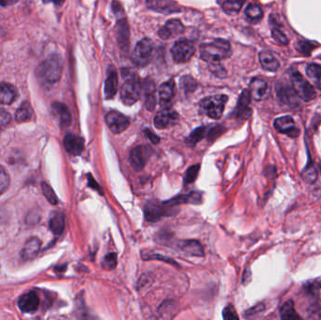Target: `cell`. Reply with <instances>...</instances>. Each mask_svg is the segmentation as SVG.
<instances>
[{
    "label": "cell",
    "mask_w": 321,
    "mask_h": 320,
    "mask_svg": "<svg viewBox=\"0 0 321 320\" xmlns=\"http://www.w3.org/2000/svg\"><path fill=\"white\" fill-rule=\"evenodd\" d=\"M53 3H55L56 5H61L62 3H64L65 0H50Z\"/></svg>",
    "instance_id": "cell-52"
},
{
    "label": "cell",
    "mask_w": 321,
    "mask_h": 320,
    "mask_svg": "<svg viewBox=\"0 0 321 320\" xmlns=\"http://www.w3.org/2000/svg\"><path fill=\"white\" fill-rule=\"evenodd\" d=\"M105 122L114 134H120L128 129L130 120L126 116L117 111H110L105 116Z\"/></svg>",
    "instance_id": "cell-8"
},
{
    "label": "cell",
    "mask_w": 321,
    "mask_h": 320,
    "mask_svg": "<svg viewBox=\"0 0 321 320\" xmlns=\"http://www.w3.org/2000/svg\"><path fill=\"white\" fill-rule=\"evenodd\" d=\"M153 49L154 44L152 40L149 38L142 39L135 46V50L133 52L132 60L135 65L139 68L146 67L151 63L153 56Z\"/></svg>",
    "instance_id": "cell-5"
},
{
    "label": "cell",
    "mask_w": 321,
    "mask_h": 320,
    "mask_svg": "<svg viewBox=\"0 0 321 320\" xmlns=\"http://www.w3.org/2000/svg\"><path fill=\"white\" fill-rule=\"evenodd\" d=\"M223 317H224V319L227 320L239 319V316H238V314L236 313V311L232 305H228L225 308L224 312H223Z\"/></svg>",
    "instance_id": "cell-45"
},
{
    "label": "cell",
    "mask_w": 321,
    "mask_h": 320,
    "mask_svg": "<svg viewBox=\"0 0 321 320\" xmlns=\"http://www.w3.org/2000/svg\"><path fill=\"white\" fill-rule=\"evenodd\" d=\"M228 100L227 95H215L205 98L199 103L200 112L210 119H219L223 116Z\"/></svg>",
    "instance_id": "cell-4"
},
{
    "label": "cell",
    "mask_w": 321,
    "mask_h": 320,
    "mask_svg": "<svg viewBox=\"0 0 321 320\" xmlns=\"http://www.w3.org/2000/svg\"><path fill=\"white\" fill-rule=\"evenodd\" d=\"M199 169H200V166L194 165V166H191L187 170L186 175H185V182L186 183H193L199 176Z\"/></svg>",
    "instance_id": "cell-42"
},
{
    "label": "cell",
    "mask_w": 321,
    "mask_h": 320,
    "mask_svg": "<svg viewBox=\"0 0 321 320\" xmlns=\"http://www.w3.org/2000/svg\"><path fill=\"white\" fill-rule=\"evenodd\" d=\"M271 35L274 37L275 42H277L280 45H286L288 43V40L286 38V34L281 31L279 28H274L271 30Z\"/></svg>",
    "instance_id": "cell-41"
},
{
    "label": "cell",
    "mask_w": 321,
    "mask_h": 320,
    "mask_svg": "<svg viewBox=\"0 0 321 320\" xmlns=\"http://www.w3.org/2000/svg\"><path fill=\"white\" fill-rule=\"evenodd\" d=\"M224 130H225V129L223 128L222 126H220V125H217L215 127L211 128L210 131H209V134H208V139H209L210 141L215 140L217 137H219L222 135Z\"/></svg>",
    "instance_id": "cell-46"
},
{
    "label": "cell",
    "mask_w": 321,
    "mask_h": 320,
    "mask_svg": "<svg viewBox=\"0 0 321 320\" xmlns=\"http://www.w3.org/2000/svg\"><path fill=\"white\" fill-rule=\"evenodd\" d=\"M259 61L265 71L275 72L279 69L280 63L274 54L269 51H262L259 54Z\"/></svg>",
    "instance_id": "cell-24"
},
{
    "label": "cell",
    "mask_w": 321,
    "mask_h": 320,
    "mask_svg": "<svg viewBox=\"0 0 321 320\" xmlns=\"http://www.w3.org/2000/svg\"><path fill=\"white\" fill-rule=\"evenodd\" d=\"M117 71H115L113 68H110L108 71V75L106 78L105 85V98L107 100H111L116 95L117 91Z\"/></svg>",
    "instance_id": "cell-25"
},
{
    "label": "cell",
    "mask_w": 321,
    "mask_h": 320,
    "mask_svg": "<svg viewBox=\"0 0 321 320\" xmlns=\"http://www.w3.org/2000/svg\"><path fill=\"white\" fill-rule=\"evenodd\" d=\"M180 87L181 89H183L184 92L186 93H191L193 92L195 89H197L199 84L190 75H186L181 78L180 81Z\"/></svg>",
    "instance_id": "cell-36"
},
{
    "label": "cell",
    "mask_w": 321,
    "mask_h": 320,
    "mask_svg": "<svg viewBox=\"0 0 321 320\" xmlns=\"http://www.w3.org/2000/svg\"><path fill=\"white\" fill-rule=\"evenodd\" d=\"M152 154V148L147 146H138L134 148L130 153V162L133 168L137 171L142 170Z\"/></svg>",
    "instance_id": "cell-9"
},
{
    "label": "cell",
    "mask_w": 321,
    "mask_h": 320,
    "mask_svg": "<svg viewBox=\"0 0 321 320\" xmlns=\"http://www.w3.org/2000/svg\"><path fill=\"white\" fill-rule=\"evenodd\" d=\"M205 135H206V127L202 126V127L196 128L195 130L191 132V135L189 137H187L186 142L189 145L193 146V145L200 142L204 138Z\"/></svg>",
    "instance_id": "cell-37"
},
{
    "label": "cell",
    "mask_w": 321,
    "mask_h": 320,
    "mask_svg": "<svg viewBox=\"0 0 321 320\" xmlns=\"http://www.w3.org/2000/svg\"><path fill=\"white\" fill-rule=\"evenodd\" d=\"M280 316L282 319L285 320L302 319V317L297 314L294 303L292 301H287L282 305L280 308Z\"/></svg>",
    "instance_id": "cell-29"
},
{
    "label": "cell",
    "mask_w": 321,
    "mask_h": 320,
    "mask_svg": "<svg viewBox=\"0 0 321 320\" xmlns=\"http://www.w3.org/2000/svg\"><path fill=\"white\" fill-rule=\"evenodd\" d=\"M166 208L167 206L162 207L156 203L149 202L144 208L145 219L151 223H156L164 216H168V211L166 210Z\"/></svg>",
    "instance_id": "cell-17"
},
{
    "label": "cell",
    "mask_w": 321,
    "mask_h": 320,
    "mask_svg": "<svg viewBox=\"0 0 321 320\" xmlns=\"http://www.w3.org/2000/svg\"><path fill=\"white\" fill-rule=\"evenodd\" d=\"M142 90L145 91L146 101L145 104L147 110L152 111L155 108L156 99H155V85L151 79H146L144 84H142Z\"/></svg>",
    "instance_id": "cell-27"
},
{
    "label": "cell",
    "mask_w": 321,
    "mask_h": 320,
    "mask_svg": "<svg viewBox=\"0 0 321 320\" xmlns=\"http://www.w3.org/2000/svg\"><path fill=\"white\" fill-rule=\"evenodd\" d=\"M11 120H12L11 114L7 112L4 109H0V128L7 126L11 122Z\"/></svg>",
    "instance_id": "cell-47"
},
{
    "label": "cell",
    "mask_w": 321,
    "mask_h": 320,
    "mask_svg": "<svg viewBox=\"0 0 321 320\" xmlns=\"http://www.w3.org/2000/svg\"><path fill=\"white\" fill-rule=\"evenodd\" d=\"M144 132H145L146 137H147L153 144H159V142H160V138H159V137L156 136L155 134H153L152 130L146 129V130H144Z\"/></svg>",
    "instance_id": "cell-50"
},
{
    "label": "cell",
    "mask_w": 321,
    "mask_h": 320,
    "mask_svg": "<svg viewBox=\"0 0 321 320\" xmlns=\"http://www.w3.org/2000/svg\"><path fill=\"white\" fill-rule=\"evenodd\" d=\"M41 190L44 196L46 197L47 200L49 203H51L52 205H57L58 204V197L56 196L55 192L52 188L46 183V182H42L41 183Z\"/></svg>",
    "instance_id": "cell-38"
},
{
    "label": "cell",
    "mask_w": 321,
    "mask_h": 320,
    "mask_svg": "<svg viewBox=\"0 0 321 320\" xmlns=\"http://www.w3.org/2000/svg\"><path fill=\"white\" fill-rule=\"evenodd\" d=\"M265 310V304L264 303H258L257 305H255L254 307L247 310L245 312L246 316H251L255 314H259Z\"/></svg>",
    "instance_id": "cell-48"
},
{
    "label": "cell",
    "mask_w": 321,
    "mask_h": 320,
    "mask_svg": "<svg viewBox=\"0 0 321 320\" xmlns=\"http://www.w3.org/2000/svg\"><path fill=\"white\" fill-rule=\"evenodd\" d=\"M296 48L300 53L304 54L305 56H309L312 50L314 49V45L310 44L309 42H299Z\"/></svg>",
    "instance_id": "cell-44"
},
{
    "label": "cell",
    "mask_w": 321,
    "mask_h": 320,
    "mask_svg": "<svg viewBox=\"0 0 321 320\" xmlns=\"http://www.w3.org/2000/svg\"><path fill=\"white\" fill-rule=\"evenodd\" d=\"M274 125L276 130L281 134H285L287 137L296 138L300 135V130L296 127L295 121L290 116H284L275 119Z\"/></svg>",
    "instance_id": "cell-11"
},
{
    "label": "cell",
    "mask_w": 321,
    "mask_h": 320,
    "mask_svg": "<svg viewBox=\"0 0 321 320\" xmlns=\"http://www.w3.org/2000/svg\"><path fill=\"white\" fill-rule=\"evenodd\" d=\"M88 186H89V187H91V188H93L94 190L99 192V194H101V195H103V190H102V188L100 187L99 184L96 182V180H95V179H94L90 175H88Z\"/></svg>",
    "instance_id": "cell-49"
},
{
    "label": "cell",
    "mask_w": 321,
    "mask_h": 320,
    "mask_svg": "<svg viewBox=\"0 0 321 320\" xmlns=\"http://www.w3.org/2000/svg\"><path fill=\"white\" fill-rule=\"evenodd\" d=\"M251 99V93L249 89H244L239 95V101L236 108V116L239 119H248L251 116V109L249 108Z\"/></svg>",
    "instance_id": "cell-18"
},
{
    "label": "cell",
    "mask_w": 321,
    "mask_h": 320,
    "mask_svg": "<svg viewBox=\"0 0 321 320\" xmlns=\"http://www.w3.org/2000/svg\"><path fill=\"white\" fill-rule=\"evenodd\" d=\"M52 112L54 116L59 119V123L63 127H68L71 123V115L68 106L62 103L56 101L52 104Z\"/></svg>",
    "instance_id": "cell-22"
},
{
    "label": "cell",
    "mask_w": 321,
    "mask_h": 320,
    "mask_svg": "<svg viewBox=\"0 0 321 320\" xmlns=\"http://www.w3.org/2000/svg\"><path fill=\"white\" fill-rule=\"evenodd\" d=\"M195 50V45L193 42L187 40L179 41L171 49L172 58L177 63H185L193 58Z\"/></svg>",
    "instance_id": "cell-7"
},
{
    "label": "cell",
    "mask_w": 321,
    "mask_h": 320,
    "mask_svg": "<svg viewBox=\"0 0 321 320\" xmlns=\"http://www.w3.org/2000/svg\"><path fill=\"white\" fill-rule=\"evenodd\" d=\"M179 121V114L171 110L170 108H164L158 112L154 119V125L157 129H166L170 126L175 125Z\"/></svg>",
    "instance_id": "cell-10"
},
{
    "label": "cell",
    "mask_w": 321,
    "mask_h": 320,
    "mask_svg": "<svg viewBox=\"0 0 321 320\" xmlns=\"http://www.w3.org/2000/svg\"><path fill=\"white\" fill-rule=\"evenodd\" d=\"M117 254L111 253V254H108V255H105L104 261H103V263H102V266H103L105 270L111 271V270H114L115 268L117 267Z\"/></svg>",
    "instance_id": "cell-39"
},
{
    "label": "cell",
    "mask_w": 321,
    "mask_h": 320,
    "mask_svg": "<svg viewBox=\"0 0 321 320\" xmlns=\"http://www.w3.org/2000/svg\"><path fill=\"white\" fill-rule=\"evenodd\" d=\"M49 227L54 234L60 235L65 228L64 215L62 214H55L50 220Z\"/></svg>",
    "instance_id": "cell-34"
},
{
    "label": "cell",
    "mask_w": 321,
    "mask_h": 320,
    "mask_svg": "<svg viewBox=\"0 0 321 320\" xmlns=\"http://www.w3.org/2000/svg\"><path fill=\"white\" fill-rule=\"evenodd\" d=\"M246 0H224L223 10L229 15H237L244 5Z\"/></svg>",
    "instance_id": "cell-30"
},
{
    "label": "cell",
    "mask_w": 321,
    "mask_h": 320,
    "mask_svg": "<svg viewBox=\"0 0 321 320\" xmlns=\"http://www.w3.org/2000/svg\"><path fill=\"white\" fill-rule=\"evenodd\" d=\"M17 89L9 83H0V103L11 104L17 98Z\"/></svg>",
    "instance_id": "cell-23"
},
{
    "label": "cell",
    "mask_w": 321,
    "mask_h": 320,
    "mask_svg": "<svg viewBox=\"0 0 321 320\" xmlns=\"http://www.w3.org/2000/svg\"><path fill=\"white\" fill-rule=\"evenodd\" d=\"M178 247L184 252L187 255H193V256H203L204 255V249L201 245V243L197 241H181L178 244Z\"/></svg>",
    "instance_id": "cell-26"
},
{
    "label": "cell",
    "mask_w": 321,
    "mask_h": 320,
    "mask_svg": "<svg viewBox=\"0 0 321 320\" xmlns=\"http://www.w3.org/2000/svg\"><path fill=\"white\" fill-rule=\"evenodd\" d=\"M201 59L210 63H215L228 59L231 55L230 42L224 39H216L213 42L202 43L199 48Z\"/></svg>",
    "instance_id": "cell-2"
},
{
    "label": "cell",
    "mask_w": 321,
    "mask_h": 320,
    "mask_svg": "<svg viewBox=\"0 0 321 320\" xmlns=\"http://www.w3.org/2000/svg\"><path fill=\"white\" fill-rule=\"evenodd\" d=\"M63 71V60L59 55H52L37 68V76L48 85L58 83Z\"/></svg>",
    "instance_id": "cell-1"
},
{
    "label": "cell",
    "mask_w": 321,
    "mask_h": 320,
    "mask_svg": "<svg viewBox=\"0 0 321 320\" xmlns=\"http://www.w3.org/2000/svg\"><path fill=\"white\" fill-rule=\"evenodd\" d=\"M143 257L146 259V260H152V259H154V260H159V261H164L165 263H168V264H171V265H176L177 266V263H176L175 261L173 260L172 258H170V257H167V256H164V255H154V254H152V255H143Z\"/></svg>",
    "instance_id": "cell-43"
},
{
    "label": "cell",
    "mask_w": 321,
    "mask_h": 320,
    "mask_svg": "<svg viewBox=\"0 0 321 320\" xmlns=\"http://www.w3.org/2000/svg\"><path fill=\"white\" fill-rule=\"evenodd\" d=\"M18 0H0V6L6 7L13 5Z\"/></svg>",
    "instance_id": "cell-51"
},
{
    "label": "cell",
    "mask_w": 321,
    "mask_h": 320,
    "mask_svg": "<svg viewBox=\"0 0 321 320\" xmlns=\"http://www.w3.org/2000/svg\"><path fill=\"white\" fill-rule=\"evenodd\" d=\"M276 94L279 100L286 105L291 107L299 105V96L292 87L286 84H278L276 86Z\"/></svg>",
    "instance_id": "cell-13"
},
{
    "label": "cell",
    "mask_w": 321,
    "mask_h": 320,
    "mask_svg": "<svg viewBox=\"0 0 321 320\" xmlns=\"http://www.w3.org/2000/svg\"><path fill=\"white\" fill-rule=\"evenodd\" d=\"M317 176H318V172L315 168L314 163L311 161L309 157V161H308V164L307 166L304 167L303 172H302V177L304 178V181L307 182V183H315V181H316L317 179Z\"/></svg>",
    "instance_id": "cell-33"
},
{
    "label": "cell",
    "mask_w": 321,
    "mask_h": 320,
    "mask_svg": "<svg viewBox=\"0 0 321 320\" xmlns=\"http://www.w3.org/2000/svg\"><path fill=\"white\" fill-rule=\"evenodd\" d=\"M184 32V25L178 19H171L166 22L163 28H161L158 35L162 39L167 40L176 36L181 35Z\"/></svg>",
    "instance_id": "cell-14"
},
{
    "label": "cell",
    "mask_w": 321,
    "mask_h": 320,
    "mask_svg": "<svg viewBox=\"0 0 321 320\" xmlns=\"http://www.w3.org/2000/svg\"><path fill=\"white\" fill-rule=\"evenodd\" d=\"M251 97L256 101H262L269 93V86L266 81L260 78H254L250 83Z\"/></svg>",
    "instance_id": "cell-19"
},
{
    "label": "cell",
    "mask_w": 321,
    "mask_h": 320,
    "mask_svg": "<svg viewBox=\"0 0 321 320\" xmlns=\"http://www.w3.org/2000/svg\"><path fill=\"white\" fill-rule=\"evenodd\" d=\"M292 88L297 93L299 98L305 101H312L315 99V91L311 84L308 83L302 74L299 72H293L291 74Z\"/></svg>",
    "instance_id": "cell-6"
},
{
    "label": "cell",
    "mask_w": 321,
    "mask_h": 320,
    "mask_svg": "<svg viewBox=\"0 0 321 320\" xmlns=\"http://www.w3.org/2000/svg\"><path fill=\"white\" fill-rule=\"evenodd\" d=\"M65 149L68 151V153L73 156H77L82 153L85 143L82 137H78L72 134L67 135L64 138Z\"/></svg>",
    "instance_id": "cell-20"
},
{
    "label": "cell",
    "mask_w": 321,
    "mask_h": 320,
    "mask_svg": "<svg viewBox=\"0 0 321 320\" xmlns=\"http://www.w3.org/2000/svg\"><path fill=\"white\" fill-rule=\"evenodd\" d=\"M306 74L310 81L318 89H321V67L316 64H310L306 68Z\"/></svg>",
    "instance_id": "cell-32"
},
{
    "label": "cell",
    "mask_w": 321,
    "mask_h": 320,
    "mask_svg": "<svg viewBox=\"0 0 321 320\" xmlns=\"http://www.w3.org/2000/svg\"><path fill=\"white\" fill-rule=\"evenodd\" d=\"M40 300L34 291L26 293L20 297L18 301V306L23 313H33L39 307Z\"/></svg>",
    "instance_id": "cell-16"
},
{
    "label": "cell",
    "mask_w": 321,
    "mask_h": 320,
    "mask_svg": "<svg viewBox=\"0 0 321 320\" xmlns=\"http://www.w3.org/2000/svg\"><path fill=\"white\" fill-rule=\"evenodd\" d=\"M33 116V110L29 101H24L18 108L15 115V119L18 122H26L29 121Z\"/></svg>",
    "instance_id": "cell-31"
},
{
    "label": "cell",
    "mask_w": 321,
    "mask_h": 320,
    "mask_svg": "<svg viewBox=\"0 0 321 320\" xmlns=\"http://www.w3.org/2000/svg\"><path fill=\"white\" fill-rule=\"evenodd\" d=\"M202 200V195L197 192H193L188 195H181V196H176L174 198L170 199L168 201L163 203L164 206L167 207H175L181 204H199Z\"/></svg>",
    "instance_id": "cell-21"
},
{
    "label": "cell",
    "mask_w": 321,
    "mask_h": 320,
    "mask_svg": "<svg viewBox=\"0 0 321 320\" xmlns=\"http://www.w3.org/2000/svg\"><path fill=\"white\" fill-rule=\"evenodd\" d=\"M41 241L38 237H32L27 243L22 252L23 258L24 259L33 258L39 253L41 249Z\"/></svg>",
    "instance_id": "cell-28"
},
{
    "label": "cell",
    "mask_w": 321,
    "mask_h": 320,
    "mask_svg": "<svg viewBox=\"0 0 321 320\" xmlns=\"http://www.w3.org/2000/svg\"><path fill=\"white\" fill-rule=\"evenodd\" d=\"M124 78L125 81L120 92L121 101L126 105H133L140 98L142 83L138 76L132 71L125 73Z\"/></svg>",
    "instance_id": "cell-3"
},
{
    "label": "cell",
    "mask_w": 321,
    "mask_h": 320,
    "mask_svg": "<svg viewBox=\"0 0 321 320\" xmlns=\"http://www.w3.org/2000/svg\"><path fill=\"white\" fill-rule=\"evenodd\" d=\"M146 6L154 12L172 14L181 12V8L172 0H146Z\"/></svg>",
    "instance_id": "cell-12"
},
{
    "label": "cell",
    "mask_w": 321,
    "mask_h": 320,
    "mask_svg": "<svg viewBox=\"0 0 321 320\" xmlns=\"http://www.w3.org/2000/svg\"><path fill=\"white\" fill-rule=\"evenodd\" d=\"M10 177L6 170L0 166V196L6 192L10 186Z\"/></svg>",
    "instance_id": "cell-40"
},
{
    "label": "cell",
    "mask_w": 321,
    "mask_h": 320,
    "mask_svg": "<svg viewBox=\"0 0 321 320\" xmlns=\"http://www.w3.org/2000/svg\"><path fill=\"white\" fill-rule=\"evenodd\" d=\"M245 15L252 23H258L263 18L262 10L257 4H250L245 9Z\"/></svg>",
    "instance_id": "cell-35"
},
{
    "label": "cell",
    "mask_w": 321,
    "mask_h": 320,
    "mask_svg": "<svg viewBox=\"0 0 321 320\" xmlns=\"http://www.w3.org/2000/svg\"><path fill=\"white\" fill-rule=\"evenodd\" d=\"M176 94V84L173 79L164 82L159 89L160 104L164 108H167L171 104Z\"/></svg>",
    "instance_id": "cell-15"
},
{
    "label": "cell",
    "mask_w": 321,
    "mask_h": 320,
    "mask_svg": "<svg viewBox=\"0 0 321 320\" xmlns=\"http://www.w3.org/2000/svg\"><path fill=\"white\" fill-rule=\"evenodd\" d=\"M318 167H319V170H320V174H321V164H319V166H318Z\"/></svg>",
    "instance_id": "cell-53"
}]
</instances>
